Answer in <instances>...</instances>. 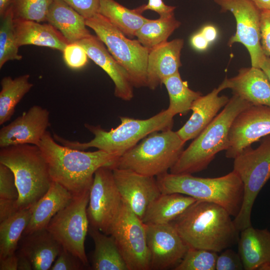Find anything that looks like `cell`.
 <instances>
[{"label": "cell", "mask_w": 270, "mask_h": 270, "mask_svg": "<svg viewBox=\"0 0 270 270\" xmlns=\"http://www.w3.org/2000/svg\"><path fill=\"white\" fill-rule=\"evenodd\" d=\"M196 201L179 193H162L148 206L142 220L145 224H170Z\"/></svg>", "instance_id": "obj_27"}, {"label": "cell", "mask_w": 270, "mask_h": 270, "mask_svg": "<svg viewBox=\"0 0 270 270\" xmlns=\"http://www.w3.org/2000/svg\"><path fill=\"white\" fill-rule=\"evenodd\" d=\"M112 170L122 202L142 219L148 206L162 194L156 180L129 170Z\"/></svg>", "instance_id": "obj_16"}, {"label": "cell", "mask_w": 270, "mask_h": 270, "mask_svg": "<svg viewBox=\"0 0 270 270\" xmlns=\"http://www.w3.org/2000/svg\"><path fill=\"white\" fill-rule=\"evenodd\" d=\"M216 270H244L241 258L238 253L226 248L218 256L216 264Z\"/></svg>", "instance_id": "obj_40"}, {"label": "cell", "mask_w": 270, "mask_h": 270, "mask_svg": "<svg viewBox=\"0 0 270 270\" xmlns=\"http://www.w3.org/2000/svg\"><path fill=\"white\" fill-rule=\"evenodd\" d=\"M233 170L240 178L244 195L241 209L234 222L240 232L252 226L251 214L254 202L262 188L270 179V134L254 149L244 148L234 158Z\"/></svg>", "instance_id": "obj_8"}, {"label": "cell", "mask_w": 270, "mask_h": 270, "mask_svg": "<svg viewBox=\"0 0 270 270\" xmlns=\"http://www.w3.org/2000/svg\"><path fill=\"white\" fill-rule=\"evenodd\" d=\"M73 194L52 181L46 192L30 208L31 216L23 235L46 228L52 218L71 202Z\"/></svg>", "instance_id": "obj_23"}, {"label": "cell", "mask_w": 270, "mask_h": 270, "mask_svg": "<svg viewBox=\"0 0 270 270\" xmlns=\"http://www.w3.org/2000/svg\"><path fill=\"white\" fill-rule=\"evenodd\" d=\"M260 10H270V0H250Z\"/></svg>", "instance_id": "obj_49"}, {"label": "cell", "mask_w": 270, "mask_h": 270, "mask_svg": "<svg viewBox=\"0 0 270 270\" xmlns=\"http://www.w3.org/2000/svg\"><path fill=\"white\" fill-rule=\"evenodd\" d=\"M86 18L62 0H53L46 22L56 28L68 43L78 42L92 34Z\"/></svg>", "instance_id": "obj_26"}, {"label": "cell", "mask_w": 270, "mask_h": 270, "mask_svg": "<svg viewBox=\"0 0 270 270\" xmlns=\"http://www.w3.org/2000/svg\"><path fill=\"white\" fill-rule=\"evenodd\" d=\"M190 43L194 49L199 51L206 50L210 44L208 42L200 32L192 36L190 39Z\"/></svg>", "instance_id": "obj_45"}, {"label": "cell", "mask_w": 270, "mask_h": 270, "mask_svg": "<svg viewBox=\"0 0 270 270\" xmlns=\"http://www.w3.org/2000/svg\"><path fill=\"white\" fill-rule=\"evenodd\" d=\"M14 16L10 6L0 16V68L9 60H20L14 28Z\"/></svg>", "instance_id": "obj_34"}, {"label": "cell", "mask_w": 270, "mask_h": 270, "mask_svg": "<svg viewBox=\"0 0 270 270\" xmlns=\"http://www.w3.org/2000/svg\"><path fill=\"white\" fill-rule=\"evenodd\" d=\"M150 270L175 268L182 260L188 246L170 223L146 224Z\"/></svg>", "instance_id": "obj_15"}, {"label": "cell", "mask_w": 270, "mask_h": 270, "mask_svg": "<svg viewBox=\"0 0 270 270\" xmlns=\"http://www.w3.org/2000/svg\"><path fill=\"white\" fill-rule=\"evenodd\" d=\"M264 72L267 76L270 82V57L266 56L264 62L262 63L260 66Z\"/></svg>", "instance_id": "obj_50"}, {"label": "cell", "mask_w": 270, "mask_h": 270, "mask_svg": "<svg viewBox=\"0 0 270 270\" xmlns=\"http://www.w3.org/2000/svg\"><path fill=\"white\" fill-rule=\"evenodd\" d=\"M53 0H12L10 4L14 18L46 22Z\"/></svg>", "instance_id": "obj_35"}, {"label": "cell", "mask_w": 270, "mask_h": 270, "mask_svg": "<svg viewBox=\"0 0 270 270\" xmlns=\"http://www.w3.org/2000/svg\"><path fill=\"white\" fill-rule=\"evenodd\" d=\"M12 0H0V16L3 14Z\"/></svg>", "instance_id": "obj_51"}, {"label": "cell", "mask_w": 270, "mask_h": 270, "mask_svg": "<svg viewBox=\"0 0 270 270\" xmlns=\"http://www.w3.org/2000/svg\"><path fill=\"white\" fill-rule=\"evenodd\" d=\"M86 19L98 12L100 0H62Z\"/></svg>", "instance_id": "obj_41"}, {"label": "cell", "mask_w": 270, "mask_h": 270, "mask_svg": "<svg viewBox=\"0 0 270 270\" xmlns=\"http://www.w3.org/2000/svg\"><path fill=\"white\" fill-rule=\"evenodd\" d=\"M87 268L82 262L72 253L62 248L50 270H80Z\"/></svg>", "instance_id": "obj_39"}, {"label": "cell", "mask_w": 270, "mask_h": 270, "mask_svg": "<svg viewBox=\"0 0 270 270\" xmlns=\"http://www.w3.org/2000/svg\"><path fill=\"white\" fill-rule=\"evenodd\" d=\"M18 258L16 253L0 259V270H17Z\"/></svg>", "instance_id": "obj_46"}, {"label": "cell", "mask_w": 270, "mask_h": 270, "mask_svg": "<svg viewBox=\"0 0 270 270\" xmlns=\"http://www.w3.org/2000/svg\"><path fill=\"white\" fill-rule=\"evenodd\" d=\"M50 125L49 111L33 106L0 129V148L26 144L38 146Z\"/></svg>", "instance_id": "obj_17"}, {"label": "cell", "mask_w": 270, "mask_h": 270, "mask_svg": "<svg viewBox=\"0 0 270 270\" xmlns=\"http://www.w3.org/2000/svg\"><path fill=\"white\" fill-rule=\"evenodd\" d=\"M180 25V22L176 19L174 14L160 16L156 20L149 19L138 30L136 36L142 46L150 50L166 42Z\"/></svg>", "instance_id": "obj_33"}, {"label": "cell", "mask_w": 270, "mask_h": 270, "mask_svg": "<svg viewBox=\"0 0 270 270\" xmlns=\"http://www.w3.org/2000/svg\"><path fill=\"white\" fill-rule=\"evenodd\" d=\"M217 252L189 248L175 270H215Z\"/></svg>", "instance_id": "obj_36"}, {"label": "cell", "mask_w": 270, "mask_h": 270, "mask_svg": "<svg viewBox=\"0 0 270 270\" xmlns=\"http://www.w3.org/2000/svg\"><path fill=\"white\" fill-rule=\"evenodd\" d=\"M200 32L210 44L214 42L217 38V29L212 25L208 24L204 26Z\"/></svg>", "instance_id": "obj_47"}, {"label": "cell", "mask_w": 270, "mask_h": 270, "mask_svg": "<svg viewBox=\"0 0 270 270\" xmlns=\"http://www.w3.org/2000/svg\"><path fill=\"white\" fill-rule=\"evenodd\" d=\"M0 164L12 172L19 193L17 211L32 208L52 182L48 164L39 147L26 144L0 148Z\"/></svg>", "instance_id": "obj_6"}, {"label": "cell", "mask_w": 270, "mask_h": 270, "mask_svg": "<svg viewBox=\"0 0 270 270\" xmlns=\"http://www.w3.org/2000/svg\"><path fill=\"white\" fill-rule=\"evenodd\" d=\"M136 8L142 14L144 11L150 10L157 12L160 16H168L174 14L176 7L166 5L162 0H148L147 4L142 5Z\"/></svg>", "instance_id": "obj_43"}, {"label": "cell", "mask_w": 270, "mask_h": 270, "mask_svg": "<svg viewBox=\"0 0 270 270\" xmlns=\"http://www.w3.org/2000/svg\"><path fill=\"white\" fill-rule=\"evenodd\" d=\"M122 203L112 169L107 166L98 168L90 189L86 210L90 226L109 235Z\"/></svg>", "instance_id": "obj_12"}, {"label": "cell", "mask_w": 270, "mask_h": 270, "mask_svg": "<svg viewBox=\"0 0 270 270\" xmlns=\"http://www.w3.org/2000/svg\"><path fill=\"white\" fill-rule=\"evenodd\" d=\"M110 234L115 240L128 270H150L146 224L124 202Z\"/></svg>", "instance_id": "obj_11"}, {"label": "cell", "mask_w": 270, "mask_h": 270, "mask_svg": "<svg viewBox=\"0 0 270 270\" xmlns=\"http://www.w3.org/2000/svg\"><path fill=\"white\" fill-rule=\"evenodd\" d=\"M30 76L25 74L14 78L4 77L0 81V124L8 121L14 114L16 105L31 90L33 84L29 82Z\"/></svg>", "instance_id": "obj_30"}, {"label": "cell", "mask_w": 270, "mask_h": 270, "mask_svg": "<svg viewBox=\"0 0 270 270\" xmlns=\"http://www.w3.org/2000/svg\"><path fill=\"white\" fill-rule=\"evenodd\" d=\"M77 43L85 49L88 58L112 80L114 84V96L124 100H131L134 96V86L130 76L106 48L104 44L93 35Z\"/></svg>", "instance_id": "obj_18"}, {"label": "cell", "mask_w": 270, "mask_h": 270, "mask_svg": "<svg viewBox=\"0 0 270 270\" xmlns=\"http://www.w3.org/2000/svg\"><path fill=\"white\" fill-rule=\"evenodd\" d=\"M87 26L106 45L115 60L128 72L134 87L146 86V68L150 49L137 40L126 38L106 18L97 13L86 19Z\"/></svg>", "instance_id": "obj_9"}, {"label": "cell", "mask_w": 270, "mask_h": 270, "mask_svg": "<svg viewBox=\"0 0 270 270\" xmlns=\"http://www.w3.org/2000/svg\"><path fill=\"white\" fill-rule=\"evenodd\" d=\"M261 44L264 54L270 57V10H261Z\"/></svg>", "instance_id": "obj_42"}, {"label": "cell", "mask_w": 270, "mask_h": 270, "mask_svg": "<svg viewBox=\"0 0 270 270\" xmlns=\"http://www.w3.org/2000/svg\"><path fill=\"white\" fill-rule=\"evenodd\" d=\"M30 216V208L22 210L0 222V259L16 253Z\"/></svg>", "instance_id": "obj_31"}, {"label": "cell", "mask_w": 270, "mask_h": 270, "mask_svg": "<svg viewBox=\"0 0 270 270\" xmlns=\"http://www.w3.org/2000/svg\"><path fill=\"white\" fill-rule=\"evenodd\" d=\"M156 180L162 194L179 193L196 200L216 204L224 208L234 218L242 206L244 186L233 170L226 175L214 178L168 172L156 176Z\"/></svg>", "instance_id": "obj_5"}, {"label": "cell", "mask_w": 270, "mask_h": 270, "mask_svg": "<svg viewBox=\"0 0 270 270\" xmlns=\"http://www.w3.org/2000/svg\"><path fill=\"white\" fill-rule=\"evenodd\" d=\"M38 146L46 161L52 181L73 195L90 190L96 171L102 166L110 168L120 156L100 150L86 152L68 147L58 144L48 131Z\"/></svg>", "instance_id": "obj_1"}, {"label": "cell", "mask_w": 270, "mask_h": 270, "mask_svg": "<svg viewBox=\"0 0 270 270\" xmlns=\"http://www.w3.org/2000/svg\"><path fill=\"white\" fill-rule=\"evenodd\" d=\"M218 87L222 90H232L233 94L252 104L270 106V82L260 68H241L236 76L225 78Z\"/></svg>", "instance_id": "obj_19"}, {"label": "cell", "mask_w": 270, "mask_h": 270, "mask_svg": "<svg viewBox=\"0 0 270 270\" xmlns=\"http://www.w3.org/2000/svg\"><path fill=\"white\" fill-rule=\"evenodd\" d=\"M90 190L73 195L71 202L50 220L46 229L62 247L89 266L84 242L89 228L87 207Z\"/></svg>", "instance_id": "obj_10"}, {"label": "cell", "mask_w": 270, "mask_h": 270, "mask_svg": "<svg viewBox=\"0 0 270 270\" xmlns=\"http://www.w3.org/2000/svg\"><path fill=\"white\" fill-rule=\"evenodd\" d=\"M251 104L233 94L224 109L183 150L170 172L192 174L206 169L219 152L226 150L230 130L234 118Z\"/></svg>", "instance_id": "obj_4"}, {"label": "cell", "mask_w": 270, "mask_h": 270, "mask_svg": "<svg viewBox=\"0 0 270 270\" xmlns=\"http://www.w3.org/2000/svg\"><path fill=\"white\" fill-rule=\"evenodd\" d=\"M231 216L218 204L196 200L170 224L188 248L218 252L238 242L240 231Z\"/></svg>", "instance_id": "obj_2"}, {"label": "cell", "mask_w": 270, "mask_h": 270, "mask_svg": "<svg viewBox=\"0 0 270 270\" xmlns=\"http://www.w3.org/2000/svg\"><path fill=\"white\" fill-rule=\"evenodd\" d=\"M168 92L170 104L167 108L174 116L177 114H186L193 102L202 94L188 87V82L184 81L178 72L166 78L162 82Z\"/></svg>", "instance_id": "obj_32"}, {"label": "cell", "mask_w": 270, "mask_h": 270, "mask_svg": "<svg viewBox=\"0 0 270 270\" xmlns=\"http://www.w3.org/2000/svg\"><path fill=\"white\" fill-rule=\"evenodd\" d=\"M185 143L172 130L152 133L120 156L110 168L158 176L168 172L176 163Z\"/></svg>", "instance_id": "obj_7"}, {"label": "cell", "mask_w": 270, "mask_h": 270, "mask_svg": "<svg viewBox=\"0 0 270 270\" xmlns=\"http://www.w3.org/2000/svg\"><path fill=\"white\" fill-rule=\"evenodd\" d=\"M182 38L162 43L150 50L146 68V86L154 90L164 80L176 72L182 66Z\"/></svg>", "instance_id": "obj_20"}, {"label": "cell", "mask_w": 270, "mask_h": 270, "mask_svg": "<svg viewBox=\"0 0 270 270\" xmlns=\"http://www.w3.org/2000/svg\"><path fill=\"white\" fill-rule=\"evenodd\" d=\"M94 250L92 268L94 270H128V267L114 238L99 230L89 226Z\"/></svg>", "instance_id": "obj_28"}, {"label": "cell", "mask_w": 270, "mask_h": 270, "mask_svg": "<svg viewBox=\"0 0 270 270\" xmlns=\"http://www.w3.org/2000/svg\"><path fill=\"white\" fill-rule=\"evenodd\" d=\"M24 236L18 252L30 260L33 270L50 269L62 246L46 228Z\"/></svg>", "instance_id": "obj_24"}, {"label": "cell", "mask_w": 270, "mask_h": 270, "mask_svg": "<svg viewBox=\"0 0 270 270\" xmlns=\"http://www.w3.org/2000/svg\"><path fill=\"white\" fill-rule=\"evenodd\" d=\"M174 117L168 109L144 120L121 116L120 124L109 130L100 126L85 124L86 128L94 136L92 140L86 142L71 141L56 134L53 137L60 144L72 148L85 150L96 148L121 156L150 134L172 130Z\"/></svg>", "instance_id": "obj_3"}, {"label": "cell", "mask_w": 270, "mask_h": 270, "mask_svg": "<svg viewBox=\"0 0 270 270\" xmlns=\"http://www.w3.org/2000/svg\"><path fill=\"white\" fill-rule=\"evenodd\" d=\"M18 196L12 172L6 166L0 164V198L16 201Z\"/></svg>", "instance_id": "obj_38"}, {"label": "cell", "mask_w": 270, "mask_h": 270, "mask_svg": "<svg viewBox=\"0 0 270 270\" xmlns=\"http://www.w3.org/2000/svg\"><path fill=\"white\" fill-rule=\"evenodd\" d=\"M98 13L130 38L136 36L138 30L149 20L136 8L128 9L114 0H100Z\"/></svg>", "instance_id": "obj_29"}, {"label": "cell", "mask_w": 270, "mask_h": 270, "mask_svg": "<svg viewBox=\"0 0 270 270\" xmlns=\"http://www.w3.org/2000/svg\"><path fill=\"white\" fill-rule=\"evenodd\" d=\"M18 262V270H33L32 265L30 260L24 254L18 252L16 253Z\"/></svg>", "instance_id": "obj_48"}, {"label": "cell", "mask_w": 270, "mask_h": 270, "mask_svg": "<svg viewBox=\"0 0 270 270\" xmlns=\"http://www.w3.org/2000/svg\"><path fill=\"white\" fill-rule=\"evenodd\" d=\"M222 91L218 86L208 94L202 95L192 104V114L177 134L186 142L196 138L214 118L220 110L224 107L230 98L219 96Z\"/></svg>", "instance_id": "obj_21"}, {"label": "cell", "mask_w": 270, "mask_h": 270, "mask_svg": "<svg viewBox=\"0 0 270 270\" xmlns=\"http://www.w3.org/2000/svg\"><path fill=\"white\" fill-rule=\"evenodd\" d=\"M16 200L0 198V222L17 212Z\"/></svg>", "instance_id": "obj_44"}, {"label": "cell", "mask_w": 270, "mask_h": 270, "mask_svg": "<svg viewBox=\"0 0 270 270\" xmlns=\"http://www.w3.org/2000/svg\"><path fill=\"white\" fill-rule=\"evenodd\" d=\"M270 134V106L251 104L234 118L226 156L234 159L244 148Z\"/></svg>", "instance_id": "obj_14"}, {"label": "cell", "mask_w": 270, "mask_h": 270, "mask_svg": "<svg viewBox=\"0 0 270 270\" xmlns=\"http://www.w3.org/2000/svg\"><path fill=\"white\" fill-rule=\"evenodd\" d=\"M238 253L245 270H270V232L250 226L240 231Z\"/></svg>", "instance_id": "obj_22"}, {"label": "cell", "mask_w": 270, "mask_h": 270, "mask_svg": "<svg viewBox=\"0 0 270 270\" xmlns=\"http://www.w3.org/2000/svg\"><path fill=\"white\" fill-rule=\"evenodd\" d=\"M221 12H230L236 21V32L228 41L231 46L236 42L248 50L252 66L260 68L266 56L261 44V10L250 0H214Z\"/></svg>", "instance_id": "obj_13"}, {"label": "cell", "mask_w": 270, "mask_h": 270, "mask_svg": "<svg viewBox=\"0 0 270 270\" xmlns=\"http://www.w3.org/2000/svg\"><path fill=\"white\" fill-rule=\"evenodd\" d=\"M62 52L65 64L72 70L84 68L89 58L85 49L77 42L68 44Z\"/></svg>", "instance_id": "obj_37"}, {"label": "cell", "mask_w": 270, "mask_h": 270, "mask_svg": "<svg viewBox=\"0 0 270 270\" xmlns=\"http://www.w3.org/2000/svg\"><path fill=\"white\" fill-rule=\"evenodd\" d=\"M14 28L18 47L34 45L62 52L68 44L52 26L32 20L14 18Z\"/></svg>", "instance_id": "obj_25"}]
</instances>
